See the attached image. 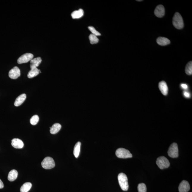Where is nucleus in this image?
<instances>
[{
  "mask_svg": "<svg viewBox=\"0 0 192 192\" xmlns=\"http://www.w3.org/2000/svg\"><path fill=\"white\" fill-rule=\"evenodd\" d=\"M118 180L121 189L123 191H128L129 185H128V177L125 174L122 173H119L118 176Z\"/></svg>",
  "mask_w": 192,
  "mask_h": 192,
  "instance_id": "nucleus-1",
  "label": "nucleus"
},
{
  "mask_svg": "<svg viewBox=\"0 0 192 192\" xmlns=\"http://www.w3.org/2000/svg\"><path fill=\"white\" fill-rule=\"evenodd\" d=\"M173 24L175 28L181 29L184 27V22L182 16L179 12H176L173 19Z\"/></svg>",
  "mask_w": 192,
  "mask_h": 192,
  "instance_id": "nucleus-2",
  "label": "nucleus"
},
{
  "mask_svg": "<svg viewBox=\"0 0 192 192\" xmlns=\"http://www.w3.org/2000/svg\"><path fill=\"white\" fill-rule=\"evenodd\" d=\"M42 167L45 169H50L55 167V164L53 159L51 157H46L41 163Z\"/></svg>",
  "mask_w": 192,
  "mask_h": 192,
  "instance_id": "nucleus-3",
  "label": "nucleus"
},
{
  "mask_svg": "<svg viewBox=\"0 0 192 192\" xmlns=\"http://www.w3.org/2000/svg\"><path fill=\"white\" fill-rule=\"evenodd\" d=\"M116 155L118 158L126 159L133 157V155L128 150L124 148H119L116 152Z\"/></svg>",
  "mask_w": 192,
  "mask_h": 192,
  "instance_id": "nucleus-4",
  "label": "nucleus"
},
{
  "mask_svg": "<svg viewBox=\"0 0 192 192\" xmlns=\"http://www.w3.org/2000/svg\"><path fill=\"white\" fill-rule=\"evenodd\" d=\"M156 164L161 169L168 168L170 165L169 160L164 156L158 157L156 161Z\"/></svg>",
  "mask_w": 192,
  "mask_h": 192,
  "instance_id": "nucleus-5",
  "label": "nucleus"
},
{
  "mask_svg": "<svg viewBox=\"0 0 192 192\" xmlns=\"http://www.w3.org/2000/svg\"><path fill=\"white\" fill-rule=\"evenodd\" d=\"M168 153L169 156L172 158H175L178 157V146L176 143H173L170 146Z\"/></svg>",
  "mask_w": 192,
  "mask_h": 192,
  "instance_id": "nucleus-6",
  "label": "nucleus"
},
{
  "mask_svg": "<svg viewBox=\"0 0 192 192\" xmlns=\"http://www.w3.org/2000/svg\"><path fill=\"white\" fill-rule=\"evenodd\" d=\"M34 55L33 54L30 53H26L23 54L18 59V63L19 64L26 63L31 61L33 59Z\"/></svg>",
  "mask_w": 192,
  "mask_h": 192,
  "instance_id": "nucleus-7",
  "label": "nucleus"
},
{
  "mask_svg": "<svg viewBox=\"0 0 192 192\" xmlns=\"http://www.w3.org/2000/svg\"><path fill=\"white\" fill-rule=\"evenodd\" d=\"M20 75H21V71L17 67H14L9 72V77L12 79H17L20 76Z\"/></svg>",
  "mask_w": 192,
  "mask_h": 192,
  "instance_id": "nucleus-8",
  "label": "nucleus"
},
{
  "mask_svg": "<svg viewBox=\"0 0 192 192\" xmlns=\"http://www.w3.org/2000/svg\"><path fill=\"white\" fill-rule=\"evenodd\" d=\"M190 189V185L187 181H182L179 185V192H188L189 191Z\"/></svg>",
  "mask_w": 192,
  "mask_h": 192,
  "instance_id": "nucleus-9",
  "label": "nucleus"
},
{
  "mask_svg": "<svg viewBox=\"0 0 192 192\" xmlns=\"http://www.w3.org/2000/svg\"><path fill=\"white\" fill-rule=\"evenodd\" d=\"M154 13L157 17L162 18L163 17L165 14V9L164 6L162 5H158L155 9Z\"/></svg>",
  "mask_w": 192,
  "mask_h": 192,
  "instance_id": "nucleus-10",
  "label": "nucleus"
},
{
  "mask_svg": "<svg viewBox=\"0 0 192 192\" xmlns=\"http://www.w3.org/2000/svg\"><path fill=\"white\" fill-rule=\"evenodd\" d=\"M158 87L159 90L163 95H168V88L165 81H162L159 82Z\"/></svg>",
  "mask_w": 192,
  "mask_h": 192,
  "instance_id": "nucleus-11",
  "label": "nucleus"
},
{
  "mask_svg": "<svg viewBox=\"0 0 192 192\" xmlns=\"http://www.w3.org/2000/svg\"><path fill=\"white\" fill-rule=\"evenodd\" d=\"M12 145L13 147L17 149H21L24 146V144L21 139H14L12 141Z\"/></svg>",
  "mask_w": 192,
  "mask_h": 192,
  "instance_id": "nucleus-12",
  "label": "nucleus"
},
{
  "mask_svg": "<svg viewBox=\"0 0 192 192\" xmlns=\"http://www.w3.org/2000/svg\"><path fill=\"white\" fill-rule=\"evenodd\" d=\"M42 59L41 57H37L32 59L30 61L31 69L37 68L41 62Z\"/></svg>",
  "mask_w": 192,
  "mask_h": 192,
  "instance_id": "nucleus-13",
  "label": "nucleus"
},
{
  "mask_svg": "<svg viewBox=\"0 0 192 192\" xmlns=\"http://www.w3.org/2000/svg\"><path fill=\"white\" fill-rule=\"evenodd\" d=\"M26 96L25 94H22L18 97L14 103V106H19L24 102L26 99Z\"/></svg>",
  "mask_w": 192,
  "mask_h": 192,
  "instance_id": "nucleus-14",
  "label": "nucleus"
},
{
  "mask_svg": "<svg viewBox=\"0 0 192 192\" xmlns=\"http://www.w3.org/2000/svg\"><path fill=\"white\" fill-rule=\"evenodd\" d=\"M84 15V11L82 9H79L72 12L71 16L73 19L80 18Z\"/></svg>",
  "mask_w": 192,
  "mask_h": 192,
  "instance_id": "nucleus-15",
  "label": "nucleus"
},
{
  "mask_svg": "<svg viewBox=\"0 0 192 192\" xmlns=\"http://www.w3.org/2000/svg\"><path fill=\"white\" fill-rule=\"evenodd\" d=\"M157 42L159 45L161 46H165L170 44L171 42L169 39L166 38L160 37L158 38L157 40Z\"/></svg>",
  "mask_w": 192,
  "mask_h": 192,
  "instance_id": "nucleus-16",
  "label": "nucleus"
},
{
  "mask_svg": "<svg viewBox=\"0 0 192 192\" xmlns=\"http://www.w3.org/2000/svg\"><path fill=\"white\" fill-rule=\"evenodd\" d=\"M18 175V171L15 170H12L9 173L8 179L10 182H13L17 179Z\"/></svg>",
  "mask_w": 192,
  "mask_h": 192,
  "instance_id": "nucleus-17",
  "label": "nucleus"
},
{
  "mask_svg": "<svg viewBox=\"0 0 192 192\" xmlns=\"http://www.w3.org/2000/svg\"><path fill=\"white\" fill-rule=\"evenodd\" d=\"M61 125L59 123H56L50 128V132L52 134H55L58 133L61 130Z\"/></svg>",
  "mask_w": 192,
  "mask_h": 192,
  "instance_id": "nucleus-18",
  "label": "nucleus"
},
{
  "mask_svg": "<svg viewBox=\"0 0 192 192\" xmlns=\"http://www.w3.org/2000/svg\"><path fill=\"white\" fill-rule=\"evenodd\" d=\"M40 72V70L38 69L37 68L31 69L28 73V77L29 78H32L37 76L39 75Z\"/></svg>",
  "mask_w": 192,
  "mask_h": 192,
  "instance_id": "nucleus-19",
  "label": "nucleus"
},
{
  "mask_svg": "<svg viewBox=\"0 0 192 192\" xmlns=\"http://www.w3.org/2000/svg\"><path fill=\"white\" fill-rule=\"evenodd\" d=\"M81 143L80 142H78L76 144H75V147H74L73 150V154L75 158H77L79 155L80 152Z\"/></svg>",
  "mask_w": 192,
  "mask_h": 192,
  "instance_id": "nucleus-20",
  "label": "nucleus"
},
{
  "mask_svg": "<svg viewBox=\"0 0 192 192\" xmlns=\"http://www.w3.org/2000/svg\"><path fill=\"white\" fill-rule=\"evenodd\" d=\"M32 184L30 182L25 183L21 188V192H28L31 189Z\"/></svg>",
  "mask_w": 192,
  "mask_h": 192,
  "instance_id": "nucleus-21",
  "label": "nucleus"
},
{
  "mask_svg": "<svg viewBox=\"0 0 192 192\" xmlns=\"http://www.w3.org/2000/svg\"><path fill=\"white\" fill-rule=\"evenodd\" d=\"M185 73L187 75H191L192 74V62L190 61L186 64L185 70Z\"/></svg>",
  "mask_w": 192,
  "mask_h": 192,
  "instance_id": "nucleus-22",
  "label": "nucleus"
},
{
  "mask_svg": "<svg viewBox=\"0 0 192 192\" xmlns=\"http://www.w3.org/2000/svg\"><path fill=\"white\" fill-rule=\"evenodd\" d=\"M89 39L90 43L91 44L93 45L96 44L99 42V40L97 36L91 34L89 36Z\"/></svg>",
  "mask_w": 192,
  "mask_h": 192,
  "instance_id": "nucleus-23",
  "label": "nucleus"
},
{
  "mask_svg": "<svg viewBox=\"0 0 192 192\" xmlns=\"http://www.w3.org/2000/svg\"><path fill=\"white\" fill-rule=\"evenodd\" d=\"M39 118L37 115H35L32 117L30 119V122L31 124L33 125H35L39 122Z\"/></svg>",
  "mask_w": 192,
  "mask_h": 192,
  "instance_id": "nucleus-24",
  "label": "nucleus"
},
{
  "mask_svg": "<svg viewBox=\"0 0 192 192\" xmlns=\"http://www.w3.org/2000/svg\"><path fill=\"white\" fill-rule=\"evenodd\" d=\"M138 191L139 192H147V187L144 183H140L138 186Z\"/></svg>",
  "mask_w": 192,
  "mask_h": 192,
  "instance_id": "nucleus-25",
  "label": "nucleus"
},
{
  "mask_svg": "<svg viewBox=\"0 0 192 192\" xmlns=\"http://www.w3.org/2000/svg\"><path fill=\"white\" fill-rule=\"evenodd\" d=\"M88 29L92 32V34L96 36H100L101 34L100 32L97 31L94 27L92 26L88 27Z\"/></svg>",
  "mask_w": 192,
  "mask_h": 192,
  "instance_id": "nucleus-26",
  "label": "nucleus"
},
{
  "mask_svg": "<svg viewBox=\"0 0 192 192\" xmlns=\"http://www.w3.org/2000/svg\"><path fill=\"white\" fill-rule=\"evenodd\" d=\"M184 95L186 98H189L191 97L190 94L186 91L184 92Z\"/></svg>",
  "mask_w": 192,
  "mask_h": 192,
  "instance_id": "nucleus-27",
  "label": "nucleus"
},
{
  "mask_svg": "<svg viewBox=\"0 0 192 192\" xmlns=\"http://www.w3.org/2000/svg\"><path fill=\"white\" fill-rule=\"evenodd\" d=\"M181 86L184 89H187L188 88V86L186 84H181Z\"/></svg>",
  "mask_w": 192,
  "mask_h": 192,
  "instance_id": "nucleus-28",
  "label": "nucleus"
},
{
  "mask_svg": "<svg viewBox=\"0 0 192 192\" xmlns=\"http://www.w3.org/2000/svg\"><path fill=\"white\" fill-rule=\"evenodd\" d=\"M4 184L1 180L0 179V189H2L4 187Z\"/></svg>",
  "mask_w": 192,
  "mask_h": 192,
  "instance_id": "nucleus-29",
  "label": "nucleus"
},
{
  "mask_svg": "<svg viewBox=\"0 0 192 192\" xmlns=\"http://www.w3.org/2000/svg\"><path fill=\"white\" fill-rule=\"evenodd\" d=\"M137 1H142V0H139V1H138V0H137Z\"/></svg>",
  "mask_w": 192,
  "mask_h": 192,
  "instance_id": "nucleus-30",
  "label": "nucleus"
}]
</instances>
